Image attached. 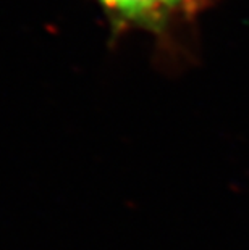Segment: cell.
Listing matches in <instances>:
<instances>
[{"label":"cell","instance_id":"obj_1","mask_svg":"<svg viewBox=\"0 0 249 250\" xmlns=\"http://www.w3.org/2000/svg\"><path fill=\"white\" fill-rule=\"evenodd\" d=\"M116 31L146 29L165 33L177 13L170 0H97Z\"/></svg>","mask_w":249,"mask_h":250},{"label":"cell","instance_id":"obj_2","mask_svg":"<svg viewBox=\"0 0 249 250\" xmlns=\"http://www.w3.org/2000/svg\"><path fill=\"white\" fill-rule=\"evenodd\" d=\"M177 17L193 18L204 7H207L210 0H170Z\"/></svg>","mask_w":249,"mask_h":250}]
</instances>
